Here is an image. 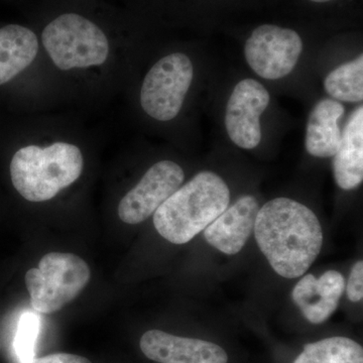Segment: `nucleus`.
Here are the masks:
<instances>
[{
    "label": "nucleus",
    "instance_id": "nucleus-2",
    "mask_svg": "<svg viewBox=\"0 0 363 363\" xmlns=\"http://www.w3.org/2000/svg\"><path fill=\"white\" fill-rule=\"evenodd\" d=\"M229 202L230 192L223 179L203 171L155 212L154 225L164 240L185 245L225 211Z\"/></svg>",
    "mask_w": 363,
    "mask_h": 363
},
{
    "label": "nucleus",
    "instance_id": "nucleus-19",
    "mask_svg": "<svg viewBox=\"0 0 363 363\" xmlns=\"http://www.w3.org/2000/svg\"><path fill=\"white\" fill-rule=\"evenodd\" d=\"M346 293L351 302H359L363 297V262L359 260L351 269Z\"/></svg>",
    "mask_w": 363,
    "mask_h": 363
},
{
    "label": "nucleus",
    "instance_id": "nucleus-13",
    "mask_svg": "<svg viewBox=\"0 0 363 363\" xmlns=\"http://www.w3.org/2000/svg\"><path fill=\"white\" fill-rule=\"evenodd\" d=\"M333 157L334 178L339 187L347 191L357 188L363 180L362 106L351 114Z\"/></svg>",
    "mask_w": 363,
    "mask_h": 363
},
{
    "label": "nucleus",
    "instance_id": "nucleus-15",
    "mask_svg": "<svg viewBox=\"0 0 363 363\" xmlns=\"http://www.w3.org/2000/svg\"><path fill=\"white\" fill-rule=\"evenodd\" d=\"M38 51L39 42L32 30L18 25L0 28V85L28 68Z\"/></svg>",
    "mask_w": 363,
    "mask_h": 363
},
{
    "label": "nucleus",
    "instance_id": "nucleus-14",
    "mask_svg": "<svg viewBox=\"0 0 363 363\" xmlns=\"http://www.w3.org/2000/svg\"><path fill=\"white\" fill-rule=\"evenodd\" d=\"M344 106L336 100H320L311 113L306 133V150L313 157H333L341 142L339 121L344 114Z\"/></svg>",
    "mask_w": 363,
    "mask_h": 363
},
{
    "label": "nucleus",
    "instance_id": "nucleus-4",
    "mask_svg": "<svg viewBox=\"0 0 363 363\" xmlns=\"http://www.w3.org/2000/svg\"><path fill=\"white\" fill-rule=\"evenodd\" d=\"M84 259L73 253L50 252L26 274L30 304L35 311L51 314L72 302L89 283Z\"/></svg>",
    "mask_w": 363,
    "mask_h": 363
},
{
    "label": "nucleus",
    "instance_id": "nucleus-1",
    "mask_svg": "<svg viewBox=\"0 0 363 363\" xmlns=\"http://www.w3.org/2000/svg\"><path fill=\"white\" fill-rule=\"evenodd\" d=\"M253 230L274 271L286 279L303 276L323 245L321 224L314 212L288 198H277L260 208Z\"/></svg>",
    "mask_w": 363,
    "mask_h": 363
},
{
    "label": "nucleus",
    "instance_id": "nucleus-6",
    "mask_svg": "<svg viewBox=\"0 0 363 363\" xmlns=\"http://www.w3.org/2000/svg\"><path fill=\"white\" fill-rule=\"evenodd\" d=\"M193 80L192 62L181 52L160 60L145 76L140 91V104L152 118H175Z\"/></svg>",
    "mask_w": 363,
    "mask_h": 363
},
{
    "label": "nucleus",
    "instance_id": "nucleus-9",
    "mask_svg": "<svg viewBox=\"0 0 363 363\" xmlns=\"http://www.w3.org/2000/svg\"><path fill=\"white\" fill-rule=\"evenodd\" d=\"M269 93L257 81L245 79L234 88L226 107L225 126L236 145L252 150L259 145V117L269 106Z\"/></svg>",
    "mask_w": 363,
    "mask_h": 363
},
{
    "label": "nucleus",
    "instance_id": "nucleus-17",
    "mask_svg": "<svg viewBox=\"0 0 363 363\" xmlns=\"http://www.w3.org/2000/svg\"><path fill=\"white\" fill-rule=\"evenodd\" d=\"M325 90L335 99L344 102H359L363 99V56L339 66L324 82Z\"/></svg>",
    "mask_w": 363,
    "mask_h": 363
},
{
    "label": "nucleus",
    "instance_id": "nucleus-21",
    "mask_svg": "<svg viewBox=\"0 0 363 363\" xmlns=\"http://www.w3.org/2000/svg\"><path fill=\"white\" fill-rule=\"evenodd\" d=\"M313 2H319V4H322V2H328L331 1V0H311Z\"/></svg>",
    "mask_w": 363,
    "mask_h": 363
},
{
    "label": "nucleus",
    "instance_id": "nucleus-16",
    "mask_svg": "<svg viewBox=\"0 0 363 363\" xmlns=\"http://www.w3.org/2000/svg\"><path fill=\"white\" fill-rule=\"evenodd\" d=\"M294 363H363L362 346L350 338H326L305 345Z\"/></svg>",
    "mask_w": 363,
    "mask_h": 363
},
{
    "label": "nucleus",
    "instance_id": "nucleus-8",
    "mask_svg": "<svg viewBox=\"0 0 363 363\" xmlns=\"http://www.w3.org/2000/svg\"><path fill=\"white\" fill-rule=\"evenodd\" d=\"M184 178L183 169L176 162H157L119 203V218L128 224L147 220L181 187Z\"/></svg>",
    "mask_w": 363,
    "mask_h": 363
},
{
    "label": "nucleus",
    "instance_id": "nucleus-11",
    "mask_svg": "<svg viewBox=\"0 0 363 363\" xmlns=\"http://www.w3.org/2000/svg\"><path fill=\"white\" fill-rule=\"evenodd\" d=\"M259 210L253 196H242L204 229L205 240L219 252L236 255L252 235Z\"/></svg>",
    "mask_w": 363,
    "mask_h": 363
},
{
    "label": "nucleus",
    "instance_id": "nucleus-3",
    "mask_svg": "<svg viewBox=\"0 0 363 363\" xmlns=\"http://www.w3.org/2000/svg\"><path fill=\"white\" fill-rule=\"evenodd\" d=\"M83 157L76 145L56 143L47 147L28 145L11 162L14 188L30 202L51 200L82 174Z\"/></svg>",
    "mask_w": 363,
    "mask_h": 363
},
{
    "label": "nucleus",
    "instance_id": "nucleus-18",
    "mask_svg": "<svg viewBox=\"0 0 363 363\" xmlns=\"http://www.w3.org/2000/svg\"><path fill=\"white\" fill-rule=\"evenodd\" d=\"M40 326V317L35 313L26 312L21 315L14 340V350L20 363H28L35 358Z\"/></svg>",
    "mask_w": 363,
    "mask_h": 363
},
{
    "label": "nucleus",
    "instance_id": "nucleus-7",
    "mask_svg": "<svg viewBox=\"0 0 363 363\" xmlns=\"http://www.w3.org/2000/svg\"><path fill=\"white\" fill-rule=\"evenodd\" d=\"M302 51V39L297 32L274 25L255 28L245 48L248 65L267 80L289 75L297 65Z\"/></svg>",
    "mask_w": 363,
    "mask_h": 363
},
{
    "label": "nucleus",
    "instance_id": "nucleus-20",
    "mask_svg": "<svg viewBox=\"0 0 363 363\" xmlns=\"http://www.w3.org/2000/svg\"><path fill=\"white\" fill-rule=\"evenodd\" d=\"M28 363H92L86 357L69 353H56L45 357L33 358Z\"/></svg>",
    "mask_w": 363,
    "mask_h": 363
},
{
    "label": "nucleus",
    "instance_id": "nucleus-5",
    "mask_svg": "<svg viewBox=\"0 0 363 363\" xmlns=\"http://www.w3.org/2000/svg\"><path fill=\"white\" fill-rule=\"evenodd\" d=\"M43 44L61 70L100 66L106 61V35L92 21L76 13L62 14L45 26Z\"/></svg>",
    "mask_w": 363,
    "mask_h": 363
},
{
    "label": "nucleus",
    "instance_id": "nucleus-10",
    "mask_svg": "<svg viewBox=\"0 0 363 363\" xmlns=\"http://www.w3.org/2000/svg\"><path fill=\"white\" fill-rule=\"evenodd\" d=\"M140 350L159 363H227L226 351L201 339L180 337L164 331L150 330L140 338Z\"/></svg>",
    "mask_w": 363,
    "mask_h": 363
},
{
    "label": "nucleus",
    "instance_id": "nucleus-12",
    "mask_svg": "<svg viewBox=\"0 0 363 363\" xmlns=\"http://www.w3.org/2000/svg\"><path fill=\"white\" fill-rule=\"evenodd\" d=\"M345 286V279L339 272H324L319 279L306 274L294 288L292 297L308 321L321 324L337 309Z\"/></svg>",
    "mask_w": 363,
    "mask_h": 363
}]
</instances>
